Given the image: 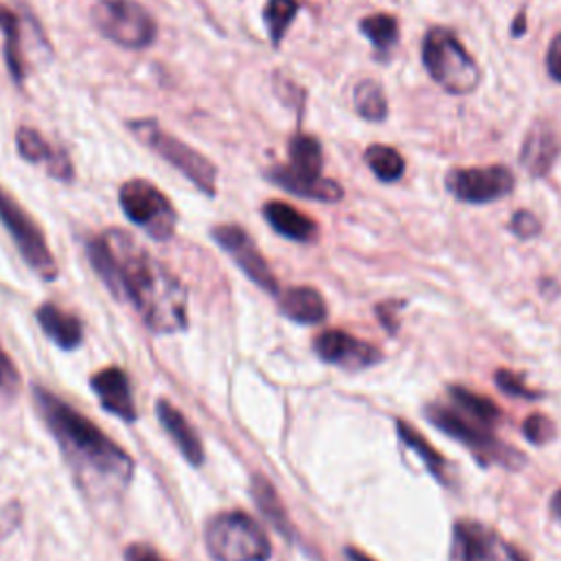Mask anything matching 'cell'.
Segmentation results:
<instances>
[{
  "instance_id": "6da1fadb",
  "label": "cell",
  "mask_w": 561,
  "mask_h": 561,
  "mask_svg": "<svg viewBox=\"0 0 561 561\" xmlns=\"http://www.w3.org/2000/svg\"><path fill=\"white\" fill-rule=\"evenodd\" d=\"M85 252L112 296L129 300L153 333H175L186 327L184 285L125 230L114 228L92 237Z\"/></svg>"
},
{
  "instance_id": "7a4b0ae2",
  "label": "cell",
  "mask_w": 561,
  "mask_h": 561,
  "mask_svg": "<svg viewBox=\"0 0 561 561\" xmlns=\"http://www.w3.org/2000/svg\"><path fill=\"white\" fill-rule=\"evenodd\" d=\"M33 399L85 493L110 495L127 486L134 473V460L125 449L50 390L35 386Z\"/></svg>"
},
{
  "instance_id": "3957f363",
  "label": "cell",
  "mask_w": 561,
  "mask_h": 561,
  "mask_svg": "<svg viewBox=\"0 0 561 561\" xmlns=\"http://www.w3.org/2000/svg\"><path fill=\"white\" fill-rule=\"evenodd\" d=\"M287 164L272 167L267 171V180L280 186L283 191L318 199V202H337L344 191L335 180L322 175V147L311 134H294L287 142Z\"/></svg>"
},
{
  "instance_id": "277c9868",
  "label": "cell",
  "mask_w": 561,
  "mask_h": 561,
  "mask_svg": "<svg viewBox=\"0 0 561 561\" xmlns=\"http://www.w3.org/2000/svg\"><path fill=\"white\" fill-rule=\"evenodd\" d=\"M421 59L427 75L449 94H469L480 83V68L460 39L443 26H434L423 37Z\"/></svg>"
},
{
  "instance_id": "5b68a950",
  "label": "cell",
  "mask_w": 561,
  "mask_h": 561,
  "mask_svg": "<svg viewBox=\"0 0 561 561\" xmlns=\"http://www.w3.org/2000/svg\"><path fill=\"white\" fill-rule=\"evenodd\" d=\"M204 543L215 561H267L272 554L265 530L243 511L215 515L204 528Z\"/></svg>"
},
{
  "instance_id": "8992f818",
  "label": "cell",
  "mask_w": 561,
  "mask_h": 561,
  "mask_svg": "<svg viewBox=\"0 0 561 561\" xmlns=\"http://www.w3.org/2000/svg\"><path fill=\"white\" fill-rule=\"evenodd\" d=\"M127 129L151 151H156L164 162L178 169L188 182H193L202 193L215 195L217 191V169L215 164L173 134L164 131L156 118H134L127 121Z\"/></svg>"
},
{
  "instance_id": "52a82bcc",
  "label": "cell",
  "mask_w": 561,
  "mask_h": 561,
  "mask_svg": "<svg viewBox=\"0 0 561 561\" xmlns=\"http://www.w3.org/2000/svg\"><path fill=\"white\" fill-rule=\"evenodd\" d=\"M425 416L440 432L456 438L471 454H476V458L480 462H495V465H502L508 469H517L524 462V456L517 449L502 443L486 425L467 416L458 408L451 410L445 405L430 403V405H425Z\"/></svg>"
},
{
  "instance_id": "ba28073f",
  "label": "cell",
  "mask_w": 561,
  "mask_h": 561,
  "mask_svg": "<svg viewBox=\"0 0 561 561\" xmlns=\"http://www.w3.org/2000/svg\"><path fill=\"white\" fill-rule=\"evenodd\" d=\"M90 15L99 33L123 48L140 50L156 39V20L136 0H101Z\"/></svg>"
},
{
  "instance_id": "9c48e42d",
  "label": "cell",
  "mask_w": 561,
  "mask_h": 561,
  "mask_svg": "<svg viewBox=\"0 0 561 561\" xmlns=\"http://www.w3.org/2000/svg\"><path fill=\"white\" fill-rule=\"evenodd\" d=\"M118 202L125 217L156 241H167L173 237L178 213L171 199L149 180H127L118 191Z\"/></svg>"
},
{
  "instance_id": "30bf717a",
  "label": "cell",
  "mask_w": 561,
  "mask_h": 561,
  "mask_svg": "<svg viewBox=\"0 0 561 561\" xmlns=\"http://www.w3.org/2000/svg\"><path fill=\"white\" fill-rule=\"evenodd\" d=\"M0 221L11 234L15 248L20 250L26 265L46 280L57 278V261L46 243L44 232L35 219L15 202L11 193L0 186Z\"/></svg>"
},
{
  "instance_id": "8fae6325",
  "label": "cell",
  "mask_w": 561,
  "mask_h": 561,
  "mask_svg": "<svg viewBox=\"0 0 561 561\" xmlns=\"http://www.w3.org/2000/svg\"><path fill=\"white\" fill-rule=\"evenodd\" d=\"M447 191L467 204H486L508 195L515 186V175L504 164L451 169L445 178Z\"/></svg>"
},
{
  "instance_id": "7c38bea8",
  "label": "cell",
  "mask_w": 561,
  "mask_h": 561,
  "mask_svg": "<svg viewBox=\"0 0 561 561\" xmlns=\"http://www.w3.org/2000/svg\"><path fill=\"white\" fill-rule=\"evenodd\" d=\"M210 234H213L215 243L228 252V256L241 267V272L250 280H254L267 294H278V280L272 274V267L263 259V254L256 248V243L252 241V237L241 226H234V224L215 226L210 230Z\"/></svg>"
},
{
  "instance_id": "4fadbf2b",
  "label": "cell",
  "mask_w": 561,
  "mask_h": 561,
  "mask_svg": "<svg viewBox=\"0 0 561 561\" xmlns=\"http://www.w3.org/2000/svg\"><path fill=\"white\" fill-rule=\"evenodd\" d=\"M313 351L322 362L340 366L344 370H362L379 364L383 357L377 346L337 329L322 331L313 340Z\"/></svg>"
},
{
  "instance_id": "5bb4252c",
  "label": "cell",
  "mask_w": 561,
  "mask_h": 561,
  "mask_svg": "<svg viewBox=\"0 0 561 561\" xmlns=\"http://www.w3.org/2000/svg\"><path fill=\"white\" fill-rule=\"evenodd\" d=\"M15 147H18V153L26 160V162H33V164H44L48 175L57 178V180H72V162L70 158L66 156L64 149L59 147H53L37 129L28 127V125H22L15 134Z\"/></svg>"
},
{
  "instance_id": "9a60e30c",
  "label": "cell",
  "mask_w": 561,
  "mask_h": 561,
  "mask_svg": "<svg viewBox=\"0 0 561 561\" xmlns=\"http://www.w3.org/2000/svg\"><path fill=\"white\" fill-rule=\"evenodd\" d=\"M90 386L99 399V403L114 416L123 421L136 419V403L129 388V379L123 368L107 366L92 375Z\"/></svg>"
},
{
  "instance_id": "2e32d148",
  "label": "cell",
  "mask_w": 561,
  "mask_h": 561,
  "mask_svg": "<svg viewBox=\"0 0 561 561\" xmlns=\"http://www.w3.org/2000/svg\"><path fill=\"white\" fill-rule=\"evenodd\" d=\"M449 561H497L493 530L480 522H456L451 530Z\"/></svg>"
},
{
  "instance_id": "e0dca14e",
  "label": "cell",
  "mask_w": 561,
  "mask_h": 561,
  "mask_svg": "<svg viewBox=\"0 0 561 561\" xmlns=\"http://www.w3.org/2000/svg\"><path fill=\"white\" fill-rule=\"evenodd\" d=\"M559 151H561V145L557 134L548 125L535 123L530 131L524 136V142L519 149V164L533 178H541L552 169Z\"/></svg>"
},
{
  "instance_id": "ac0fdd59",
  "label": "cell",
  "mask_w": 561,
  "mask_h": 561,
  "mask_svg": "<svg viewBox=\"0 0 561 561\" xmlns=\"http://www.w3.org/2000/svg\"><path fill=\"white\" fill-rule=\"evenodd\" d=\"M156 414L160 425L164 427V432L171 436V440L175 443V447L180 449V454L193 465H202L204 460V449H202V440L195 434L193 425L186 421V416L167 399H160L156 403Z\"/></svg>"
},
{
  "instance_id": "d6986e66",
  "label": "cell",
  "mask_w": 561,
  "mask_h": 561,
  "mask_svg": "<svg viewBox=\"0 0 561 561\" xmlns=\"http://www.w3.org/2000/svg\"><path fill=\"white\" fill-rule=\"evenodd\" d=\"M263 217L278 234L291 241L307 243V241H313L318 234V224L287 202H278V199L267 202L263 206Z\"/></svg>"
},
{
  "instance_id": "ffe728a7",
  "label": "cell",
  "mask_w": 561,
  "mask_h": 561,
  "mask_svg": "<svg viewBox=\"0 0 561 561\" xmlns=\"http://www.w3.org/2000/svg\"><path fill=\"white\" fill-rule=\"evenodd\" d=\"M37 322H39L42 331L46 333V337L53 340L59 348L70 351V348H77L81 344L83 327H81L79 318L59 309L57 305L44 302L37 309Z\"/></svg>"
},
{
  "instance_id": "44dd1931",
  "label": "cell",
  "mask_w": 561,
  "mask_h": 561,
  "mask_svg": "<svg viewBox=\"0 0 561 561\" xmlns=\"http://www.w3.org/2000/svg\"><path fill=\"white\" fill-rule=\"evenodd\" d=\"M280 311L298 324H318L327 318V305L313 287H289L280 294Z\"/></svg>"
},
{
  "instance_id": "7402d4cb",
  "label": "cell",
  "mask_w": 561,
  "mask_h": 561,
  "mask_svg": "<svg viewBox=\"0 0 561 561\" xmlns=\"http://www.w3.org/2000/svg\"><path fill=\"white\" fill-rule=\"evenodd\" d=\"M359 31L366 35V39L373 44L375 57L386 59L390 55V50L397 46L399 42V22L394 15L390 13H375V15H366L359 22Z\"/></svg>"
},
{
  "instance_id": "603a6c76",
  "label": "cell",
  "mask_w": 561,
  "mask_h": 561,
  "mask_svg": "<svg viewBox=\"0 0 561 561\" xmlns=\"http://www.w3.org/2000/svg\"><path fill=\"white\" fill-rule=\"evenodd\" d=\"M397 434L423 460L427 471L434 478H438L443 484H447V460L410 423H405L401 419H397Z\"/></svg>"
},
{
  "instance_id": "cb8c5ba5",
  "label": "cell",
  "mask_w": 561,
  "mask_h": 561,
  "mask_svg": "<svg viewBox=\"0 0 561 561\" xmlns=\"http://www.w3.org/2000/svg\"><path fill=\"white\" fill-rule=\"evenodd\" d=\"M449 397L451 401L456 403V408L460 412H465L467 416L480 421L482 425L486 427H493L500 416H502V410L486 397L469 390V388H462V386H449Z\"/></svg>"
},
{
  "instance_id": "d4e9b609",
  "label": "cell",
  "mask_w": 561,
  "mask_h": 561,
  "mask_svg": "<svg viewBox=\"0 0 561 561\" xmlns=\"http://www.w3.org/2000/svg\"><path fill=\"white\" fill-rule=\"evenodd\" d=\"M355 112L370 123H381L388 116V101L383 88L375 79H362L353 90Z\"/></svg>"
},
{
  "instance_id": "484cf974",
  "label": "cell",
  "mask_w": 561,
  "mask_h": 561,
  "mask_svg": "<svg viewBox=\"0 0 561 561\" xmlns=\"http://www.w3.org/2000/svg\"><path fill=\"white\" fill-rule=\"evenodd\" d=\"M0 31L4 35V59L15 83H22L26 70L22 61V39H20V20L0 4Z\"/></svg>"
},
{
  "instance_id": "4316f807",
  "label": "cell",
  "mask_w": 561,
  "mask_h": 561,
  "mask_svg": "<svg viewBox=\"0 0 561 561\" xmlns=\"http://www.w3.org/2000/svg\"><path fill=\"white\" fill-rule=\"evenodd\" d=\"M252 493H254V500H256L259 508L272 522V526L276 530H280L285 537H289V517H287V513L280 504V497H278L276 489L267 482V478L254 476L252 478Z\"/></svg>"
},
{
  "instance_id": "83f0119b",
  "label": "cell",
  "mask_w": 561,
  "mask_h": 561,
  "mask_svg": "<svg viewBox=\"0 0 561 561\" xmlns=\"http://www.w3.org/2000/svg\"><path fill=\"white\" fill-rule=\"evenodd\" d=\"M364 160L381 182H397L405 171L401 153L388 145H370L364 151Z\"/></svg>"
},
{
  "instance_id": "f1b7e54d",
  "label": "cell",
  "mask_w": 561,
  "mask_h": 561,
  "mask_svg": "<svg viewBox=\"0 0 561 561\" xmlns=\"http://www.w3.org/2000/svg\"><path fill=\"white\" fill-rule=\"evenodd\" d=\"M296 13H298V0H267V4L263 9V20L267 26L270 42L274 46H278L283 42Z\"/></svg>"
},
{
  "instance_id": "f546056e",
  "label": "cell",
  "mask_w": 561,
  "mask_h": 561,
  "mask_svg": "<svg viewBox=\"0 0 561 561\" xmlns=\"http://www.w3.org/2000/svg\"><path fill=\"white\" fill-rule=\"evenodd\" d=\"M20 390V373L0 346V403L11 401Z\"/></svg>"
},
{
  "instance_id": "4dcf8cb0",
  "label": "cell",
  "mask_w": 561,
  "mask_h": 561,
  "mask_svg": "<svg viewBox=\"0 0 561 561\" xmlns=\"http://www.w3.org/2000/svg\"><path fill=\"white\" fill-rule=\"evenodd\" d=\"M495 383H497V388H500L502 392H506V394H511V397H519V399H539V397H541V392L528 388V386L522 381L519 375H515V373H511V370H506V368H500V370L495 373Z\"/></svg>"
},
{
  "instance_id": "1f68e13d",
  "label": "cell",
  "mask_w": 561,
  "mask_h": 561,
  "mask_svg": "<svg viewBox=\"0 0 561 561\" xmlns=\"http://www.w3.org/2000/svg\"><path fill=\"white\" fill-rule=\"evenodd\" d=\"M557 434L554 430V423L543 416V414H530L526 421H524V436L533 443V445H543L548 440H552Z\"/></svg>"
},
{
  "instance_id": "d6a6232c",
  "label": "cell",
  "mask_w": 561,
  "mask_h": 561,
  "mask_svg": "<svg viewBox=\"0 0 561 561\" xmlns=\"http://www.w3.org/2000/svg\"><path fill=\"white\" fill-rule=\"evenodd\" d=\"M511 230L519 237V239H533L541 232V224L539 219L528 213V210H517L513 217H511Z\"/></svg>"
},
{
  "instance_id": "836d02e7",
  "label": "cell",
  "mask_w": 561,
  "mask_h": 561,
  "mask_svg": "<svg viewBox=\"0 0 561 561\" xmlns=\"http://www.w3.org/2000/svg\"><path fill=\"white\" fill-rule=\"evenodd\" d=\"M546 66L552 79L561 81V33L550 42L548 53H546Z\"/></svg>"
},
{
  "instance_id": "e575fe53",
  "label": "cell",
  "mask_w": 561,
  "mask_h": 561,
  "mask_svg": "<svg viewBox=\"0 0 561 561\" xmlns=\"http://www.w3.org/2000/svg\"><path fill=\"white\" fill-rule=\"evenodd\" d=\"M125 561H164V559L147 543H131L125 548Z\"/></svg>"
},
{
  "instance_id": "d590c367",
  "label": "cell",
  "mask_w": 561,
  "mask_h": 561,
  "mask_svg": "<svg viewBox=\"0 0 561 561\" xmlns=\"http://www.w3.org/2000/svg\"><path fill=\"white\" fill-rule=\"evenodd\" d=\"M550 513L561 522V489L554 491V495L550 500Z\"/></svg>"
},
{
  "instance_id": "8d00e7d4",
  "label": "cell",
  "mask_w": 561,
  "mask_h": 561,
  "mask_svg": "<svg viewBox=\"0 0 561 561\" xmlns=\"http://www.w3.org/2000/svg\"><path fill=\"white\" fill-rule=\"evenodd\" d=\"M504 550H506V557H508V561H530L526 554H522L515 546H511V543H506L504 546Z\"/></svg>"
},
{
  "instance_id": "74e56055",
  "label": "cell",
  "mask_w": 561,
  "mask_h": 561,
  "mask_svg": "<svg viewBox=\"0 0 561 561\" xmlns=\"http://www.w3.org/2000/svg\"><path fill=\"white\" fill-rule=\"evenodd\" d=\"M344 552H346V559H348V561H375V559H370L368 554H364V552L357 550V548H346Z\"/></svg>"
},
{
  "instance_id": "f35d334b",
  "label": "cell",
  "mask_w": 561,
  "mask_h": 561,
  "mask_svg": "<svg viewBox=\"0 0 561 561\" xmlns=\"http://www.w3.org/2000/svg\"><path fill=\"white\" fill-rule=\"evenodd\" d=\"M524 26H526V18H524V15H517V20H515V24H513V35L519 37V35L524 33Z\"/></svg>"
}]
</instances>
